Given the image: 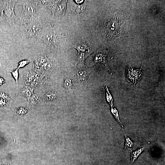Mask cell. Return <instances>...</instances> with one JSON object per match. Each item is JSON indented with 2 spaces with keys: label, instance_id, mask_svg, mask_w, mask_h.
<instances>
[{
  "label": "cell",
  "instance_id": "18",
  "mask_svg": "<svg viewBox=\"0 0 165 165\" xmlns=\"http://www.w3.org/2000/svg\"><path fill=\"white\" fill-rule=\"evenodd\" d=\"M33 94L28 89L24 87L16 93V94L19 95L23 96L28 99Z\"/></svg>",
  "mask_w": 165,
  "mask_h": 165
},
{
  "label": "cell",
  "instance_id": "15",
  "mask_svg": "<svg viewBox=\"0 0 165 165\" xmlns=\"http://www.w3.org/2000/svg\"><path fill=\"white\" fill-rule=\"evenodd\" d=\"M43 4L46 6L52 11L53 16L57 6L59 0H41Z\"/></svg>",
  "mask_w": 165,
  "mask_h": 165
},
{
  "label": "cell",
  "instance_id": "4",
  "mask_svg": "<svg viewBox=\"0 0 165 165\" xmlns=\"http://www.w3.org/2000/svg\"><path fill=\"white\" fill-rule=\"evenodd\" d=\"M71 47L75 48L78 51V64L80 68L84 67L86 59L92 53L90 42L87 41H80L74 44Z\"/></svg>",
  "mask_w": 165,
  "mask_h": 165
},
{
  "label": "cell",
  "instance_id": "10",
  "mask_svg": "<svg viewBox=\"0 0 165 165\" xmlns=\"http://www.w3.org/2000/svg\"><path fill=\"white\" fill-rule=\"evenodd\" d=\"M94 68L88 67L80 68L75 71L74 76L80 84L86 85L88 77Z\"/></svg>",
  "mask_w": 165,
  "mask_h": 165
},
{
  "label": "cell",
  "instance_id": "22",
  "mask_svg": "<svg viewBox=\"0 0 165 165\" xmlns=\"http://www.w3.org/2000/svg\"><path fill=\"white\" fill-rule=\"evenodd\" d=\"M111 111L116 120L121 126L123 128V126L119 118V114L117 110L115 108L113 107H111Z\"/></svg>",
  "mask_w": 165,
  "mask_h": 165
},
{
  "label": "cell",
  "instance_id": "28",
  "mask_svg": "<svg viewBox=\"0 0 165 165\" xmlns=\"http://www.w3.org/2000/svg\"><path fill=\"white\" fill-rule=\"evenodd\" d=\"M6 81L2 77H0V86L5 83Z\"/></svg>",
  "mask_w": 165,
  "mask_h": 165
},
{
  "label": "cell",
  "instance_id": "16",
  "mask_svg": "<svg viewBox=\"0 0 165 165\" xmlns=\"http://www.w3.org/2000/svg\"><path fill=\"white\" fill-rule=\"evenodd\" d=\"M85 8L84 4H74L72 6V12L74 15L79 16L83 14Z\"/></svg>",
  "mask_w": 165,
  "mask_h": 165
},
{
  "label": "cell",
  "instance_id": "6",
  "mask_svg": "<svg viewBox=\"0 0 165 165\" xmlns=\"http://www.w3.org/2000/svg\"><path fill=\"white\" fill-rule=\"evenodd\" d=\"M108 52L109 50L105 48L98 49L93 55V65L94 67H97L107 69L111 73L107 62V57Z\"/></svg>",
  "mask_w": 165,
  "mask_h": 165
},
{
  "label": "cell",
  "instance_id": "30",
  "mask_svg": "<svg viewBox=\"0 0 165 165\" xmlns=\"http://www.w3.org/2000/svg\"><path fill=\"white\" fill-rule=\"evenodd\" d=\"M3 11V8L1 9L0 8V17L2 15H3V14H2Z\"/></svg>",
  "mask_w": 165,
  "mask_h": 165
},
{
  "label": "cell",
  "instance_id": "12",
  "mask_svg": "<svg viewBox=\"0 0 165 165\" xmlns=\"http://www.w3.org/2000/svg\"><path fill=\"white\" fill-rule=\"evenodd\" d=\"M60 98V96L58 91L53 89H48L43 97L44 100L47 102L55 101Z\"/></svg>",
  "mask_w": 165,
  "mask_h": 165
},
{
  "label": "cell",
  "instance_id": "23",
  "mask_svg": "<svg viewBox=\"0 0 165 165\" xmlns=\"http://www.w3.org/2000/svg\"><path fill=\"white\" fill-rule=\"evenodd\" d=\"M32 61V60L30 58L27 59L23 60L20 61L17 67V69H18L20 68L24 67L26 65L28 64L30 62Z\"/></svg>",
  "mask_w": 165,
  "mask_h": 165
},
{
  "label": "cell",
  "instance_id": "19",
  "mask_svg": "<svg viewBox=\"0 0 165 165\" xmlns=\"http://www.w3.org/2000/svg\"><path fill=\"white\" fill-rule=\"evenodd\" d=\"M40 100V97L38 95L33 93L30 98L28 100V103L32 105H36L38 104Z\"/></svg>",
  "mask_w": 165,
  "mask_h": 165
},
{
  "label": "cell",
  "instance_id": "20",
  "mask_svg": "<svg viewBox=\"0 0 165 165\" xmlns=\"http://www.w3.org/2000/svg\"><path fill=\"white\" fill-rule=\"evenodd\" d=\"M122 129L126 138L125 147L127 149L129 150H130L131 151V148L133 147L134 145L133 141L130 138L127 137L124 132L123 128H122Z\"/></svg>",
  "mask_w": 165,
  "mask_h": 165
},
{
  "label": "cell",
  "instance_id": "24",
  "mask_svg": "<svg viewBox=\"0 0 165 165\" xmlns=\"http://www.w3.org/2000/svg\"><path fill=\"white\" fill-rule=\"evenodd\" d=\"M18 70V69L17 68L12 71H8V72H9L11 73L12 76L15 79L17 84L18 82V78L19 76Z\"/></svg>",
  "mask_w": 165,
  "mask_h": 165
},
{
  "label": "cell",
  "instance_id": "7",
  "mask_svg": "<svg viewBox=\"0 0 165 165\" xmlns=\"http://www.w3.org/2000/svg\"><path fill=\"white\" fill-rule=\"evenodd\" d=\"M42 38L47 48L51 51H56L58 49L59 38L54 31H49L44 32Z\"/></svg>",
  "mask_w": 165,
  "mask_h": 165
},
{
  "label": "cell",
  "instance_id": "3",
  "mask_svg": "<svg viewBox=\"0 0 165 165\" xmlns=\"http://www.w3.org/2000/svg\"><path fill=\"white\" fill-rule=\"evenodd\" d=\"M22 10L20 18V26L35 17L38 16V3L39 1H23Z\"/></svg>",
  "mask_w": 165,
  "mask_h": 165
},
{
  "label": "cell",
  "instance_id": "9",
  "mask_svg": "<svg viewBox=\"0 0 165 165\" xmlns=\"http://www.w3.org/2000/svg\"><path fill=\"white\" fill-rule=\"evenodd\" d=\"M142 65L140 69H135L130 65L126 68L125 75L127 77V80L129 83L133 84L134 86L142 78L143 73L141 70Z\"/></svg>",
  "mask_w": 165,
  "mask_h": 165
},
{
  "label": "cell",
  "instance_id": "2",
  "mask_svg": "<svg viewBox=\"0 0 165 165\" xmlns=\"http://www.w3.org/2000/svg\"><path fill=\"white\" fill-rule=\"evenodd\" d=\"M20 26L22 37L31 44L42 38L44 33L42 22L38 16L33 17Z\"/></svg>",
  "mask_w": 165,
  "mask_h": 165
},
{
  "label": "cell",
  "instance_id": "17",
  "mask_svg": "<svg viewBox=\"0 0 165 165\" xmlns=\"http://www.w3.org/2000/svg\"><path fill=\"white\" fill-rule=\"evenodd\" d=\"M147 145V144L142 147L141 146L134 151L132 152V151H131V162L130 165H132L133 163L144 151Z\"/></svg>",
  "mask_w": 165,
  "mask_h": 165
},
{
  "label": "cell",
  "instance_id": "14",
  "mask_svg": "<svg viewBox=\"0 0 165 165\" xmlns=\"http://www.w3.org/2000/svg\"><path fill=\"white\" fill-rule=\"evenodd\" d=\"M66 1L59 0L53 17L58 18L63 16L66 7Z\"/></svg>",
  "mask_w": 165,
  "mask_h": 165
},
{
  "label": "cell",
  "instance_id": "11",
  "mask_svg": "<svg viewBox=\"0 0 165 165\" xmlns=\"http://www.w3.org/2000/svg\"><path fill=\"white\" fill-rule=\"evenodd\" d=\"M64 87L68 92H72L74 90L75 85L73 77L68 72H65L64 76Z\"/></svg>",
  "mask_w": 165,
  "mask_h": 165
},
{
  "label": "cell",
  "instance_id": "27",
  "mask_svg": "<svg viewBox=\"0 0 165 165\" xmlns=\"http://www.w3.org/2000/svg\"><path fill=\"white\" fill-rule=\"evenodd\" d=\"M6 101L0 98V105H2L6 104Z\"/></svg>",
  "mask_w": 165,
  "mask_h": 165
},
{
  "label": "cell",
  "instance_id": "1",
  "mask_svg": "<svg viewBox=\"0 0 165 165\" xmlns=\"http://www.w3.org/2000/svg\"><path fill=\"white\" fill-rule=\"evenodd\" d=\"M131 24L129 15L120 9L107 12L100 19L97 26V38L105 44L113 43L125 35Z\"/></svg>",
  "mask_w": 165,
  "mask_h": 165
},
{
  "label": "cell",
  "instance_id": "21",
  "mask_svg": "<svg viewBox=\"0 0 165 165\" xmlns=\"http://www.w3.org/2000/svg\"><path fill=\"white\" fill-rule=\"evenodd\" d=\"M104 86L106 90L107 101L111 107H114L113 104V98L112 97L110 94L106 84H105Z\"/></svg>",
  "mask_w": 165,
  "mask_h": 165
},
{
  "label": "cell",
  "instance_id": "26",
  "mask_svg": "<svg viewBox=\"0 0 165 165\" xmlns=\"http://www.w3.org/2000/svg\"><path fill=\"white\" fill-rule=\"evenodd\" d=\"M26 112V109L22 108H21L19 109H17L16 111V112L18 114L20 115L24 114Z\"/></svg>",
  "mask_w": 165,
  "mask_h": 165
},
{
  "label": "cell",
  "instance_id": "8",
  "mask_svg": "<svg viewBox=\"0 0 165 165\" xmlns=\"http://www.w3.org/2000/svg\"><path fill=\"white\" fill-rule=\"evenodd\" d=\"M24 77L25 87L32 93L36 87L42 84L38 75L34 71L29 70L24 75Z\"/></svg>",
  "mask_w": 165,
  "mask_h": 165
},
{
  "label": "cell",
  "instance_id": "29",
  "mask_svg": "<svg viewBox=\"0 0 165 165\" xmlns=\"http://www.w3.org/2000/svg\"><path fill=\"white\" fill-rule=\"evenodd\" d=\"M83 0H75L76 2L78 4H81L83 2Z\"/></svg>",
  "mask_w": 165,
  "mask_h": 165
},
{
  "label": "cell",
  "instance_id": "25",
  "mask_svg": "<svg viewBox=\"0 0 165 165\" xmlns=\"http://www.w3.org/2000/svg\"><path fill=\"white\" fill-rule=\"evenodd\" d=\"M0 98L6 101L10 100V98L8 95L2 92H0Z\"/></svg>",
  "mask_w": 165,
  "mask_h": 165
},
{
  "label": "cell",
  "instance_id": "5",
  "mask_svg": "<svg viewBox=\"0 0 165 165\" xmlns=\"http://www.w3.org/2000/svg\"><path fill=\"white\" fill-rule=\"evenodd\" d=\"M17 0H5L4 1L3 5V15L6 19V22L11 27H14L15 26V22L18 18L15 15L14 8Z\"/></svg>",
  "mask_w": 165,
  "mask_h": 165
},
{
  "label": "cell",
  "instance_id": "13",
  "mask_svg": "<svg viewBox=\"0 0 165 165\" xmlns=\"http://www.w3.org/2000/svg\"><path fill=\"white\" fill-rule=\"evenodd\" d=\"M49 59L45 55H41L36 57L33 63L34 71L37 72L41 69Z\"/></svg>",
  "mask_w": 165,
  "mask_h": 165
}]
</instances>
